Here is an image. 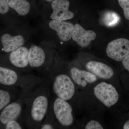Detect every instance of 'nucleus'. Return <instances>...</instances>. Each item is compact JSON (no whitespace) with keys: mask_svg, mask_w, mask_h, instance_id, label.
Segmentation results:
<instances>
[{"mask_svg":"<svg viewBox=\"0 0 129 129\" xmlns=\"http://www.w3.org/2000/svg\"><path fill=\"white\" fill-rule=\"evenodd\" d=\"M52 89L56 97L66 101L72 99L75 92L72 78L64 74L55 75L52 80Z\"/></svg>","mask_w":129,"mask_h":129,"instance_id":"obj_1","label":"nucleus"},{"mask_svg":"<svg viewBox=\"0 0 129 129\" xmlns=\"http://www.w3.org/2000/svg\"><path fill=\"white\" fill-rule=\"evenodd\" d=\"M48 97L45 94L40 93L34 97L28 111L29 118L34 125H39L44 120L48 111Z\"/></svg>","mask_w":129,"mask_h":129,"instance_id":"obj_2","label":"nucleus"},{"mask_svg":"<svg viewBox=\"0 0 129 129\" xmlns=\"http://www.w3.org/2000/svg\"><path fill=\"white\" fill-rule=\"evenodd\" d=\"M52 109L56 120L61 125L69 127L73 124V109L67 101L56 97L52 103Z\"/></svg>","mask_w":129,"mask_h":129,"instance_id":"obj_3","label":"nucleus"},{"mask_svg":"<svg viewBox=\"0 0 129 129\" xmlns=\"http://www.w3.org/2000/svg\"><path fill=\"white\" fill-rule=\"evenodd\" d=\"M95 96L106 107L110 108L118 101L119 96L115 88L111 84L99 83L94 88Z\"/></svg>","mask_w":129,"mask_h":129,"instance_id":"obj_4","label":"nucleus"},{"mask_svg":"<svg viewBox=\"0 0 129 129\" xmlns=\"http://www.w3.org/2000/svg\"><path fill=\"white\" fill-rule=\"evenodd\" d=\"M109 57L115 61H120L129 54V40L120 38L109 42L106 48Z\"/></svg>","mask_w":129,"mask_h":129,"instance_id":"obj_5","label":"nucleus"},{"mask_svg":"<svg viewBox=\"0 0 129 129\" xmlns=\"http://www.w3.org/2000/svg\"><path fill=\"white\" fill-rule=\"evenodd\" d=\"M70 2L68 0H55L51 2L52 12L51 14L52 20L66 21L74 17L73 12L69 10Z\"/></svg>","mask_w":129,"mask_h":129,"instance_id":"obj_6","label":"nucleus"},{"mask_svg":"<svg viewBox=\"0 0 129 129\" xmlns=\"http://www.w3.org/2000/svg\"><path fill=\"white\" fill-rule=\"evenodd\" d=\"M96 35L92 30H85L79 24L74 25L72 39L81 47L88 46L92 41L94 40Z\"/></svg>","mask_w":129,"mask_h":129,"instance_id":"obj_7","label":"nucleus"},{"mask_svg":"<svg viewBox=\"0 0 129 129\" xmlns=\"http://www.w3.org/2000/svg\"><path fill=\"white\" fill-rule=\"evenodd\" d=\"M49 27L55 31L61 40L67 41L72 38L73 24L65 21L52 20L48 24Z\"/></svg>","mask_w":129,"mask_h":129,"instance_id":"obj_8","label":"nucleus"},{"mask_svg":"<svg viewBox=\"0 0 129 129\" xmlns=\"http://www.w3.org/2000/svg\"><path fill=\"white\" fill-rule=\"evenodd\" d=\"M29 48L22 46L10 52L9 62L14 67L18 68H24L29 65Z\"/></svg>","mask_w":129,"mask_h":129,"instance_id":"obj_9","label":"nucleus"},{"mask_svg":"<svg viewBox=\"0 0 129 129\" xmlns=\"http://www.w3.org/2000/svg\"><path fill=\"white\" fill-rule=\"evenodd\" d=\"M22 111V104L15 102L9 103L2 110L0 114V122L2 125H6L9 121L17 120Z\"/></svg>","mask_w":129,"mask_h":129,"instance_id":"obj_10","label":"nucleus"},{"mask_svg":"<svg viewBox=\"0 0 129 129\" xmlns=\"http://www.w3.org/2000/svg\"><path fill=\"white\" fill-rule=\"evenodd\" d=\"M1 41L3 51L6 53H10L19 47L23 46L25 40L22 35H12L6 33L1 36Z\"/></svg>","mask_w":129,"mask_h":129,"instance_id":"obj_11","label":"nucleus"},{"mask_svg":"<svg viewBox=\"0 0 129 129\" xmlns=\"http://www.w3.org/2000/svg\"><path fill=\"white\" fill-rule=\"evenodd\" d=\"M71 77L78 85L85 87L88 83H92L97 80L94 74L84 70H81L76 67H73L70 70Z\"/></svg>","mask_w":129,"mask_h":129,"instance_id":"obj_12","label":"nucleus"},{"mask_svg":"<svg viewBox=\"0 0 129 129\" xmlns=\"http://www.w3.org/2000/svg\"><path fill=\"white\" fill-rule=\"evenodd\" d=\"M86 69L95 75L104 79H108L113 77L114 74L112 69L102 63L91 61L87 63Z\"/></svg>","mask_w":129,"mask_h":129,"instance_id":"obj_13","label":"nucleus"},{"mask_svg":"<svg viewBox=\"0 0 129 129\" xmlns=\"http://www.w3.org/2000/svg\"><path fill=\"white\" fill-rule=\"evenodd\" d=\"M28 59L30 67L39 68L43 65L45 62V52L41 47L34 45L29 48Z\"/></svg>","mask_w":129,"mask_h":129,"instance_id":"obj_14","label":"nucleus"},{"mask_svg":"<svg viewBox=\"0 0 129 129\" xmlns=\"http://www.w3.org/2000/svg\"><path fill=\"white\" fill-rule=\"evenodd\" d=\"M17 73L13 70L1 66L0 67V83L6 86L16 84L19 79Z\"/></svg>","mask_w":129,"mask_h":129,"instance_id":"obj_15","label":"nucleus"},{"mask_svg":"<svg viewBox=\"0 0 129 129\" xmlns=\"http://www.w3.org/2000/svg\"><path fill=\"white\" fill-rule=\"evenodd\" d=\"M10 8L20 16H26L30 12L31 6L27 0H6Z\"/></svg>","mask_w":129,"mask_h":129,"instance_id":"obj_16","label":"nucleus"},{"mask_svg":"<svg viewBox=\"0 0 129 129\" xmlns=\"http://www.w3.org/2000/svg\"><path fill=\"white\" fill-rule=\"evenodd\" d=\"M120 18L115 12L107 11L103 15L102 22L106 26L112 27L117 25L119 23Z\"/></svg>","mask_w":129,"mask_h":129,"instance_id":"obj_17","label":"nucleus"},{"mask_svg":"<svg viewBox=\"0 0 129 129\" xmlns=\"http://www.w3.org/2000/svg\"><path fill=\"white\" fill-rule=\"evenodd\" d=\"M11 96L7 90L0 89V110L1 111L4 108L10 103Z\"/></svg>","mask_w":129,"mask_h":129,"instance_id":"obj_18","label":"nucleus"},{"mask_svg":"<svg viewBox=\"0 0 129 129\" xmlns=\"http://www.w3.org/2000/svg\"><path fill=\"white\" fill-rule=\"evenodd\" d=\"M120 6L123 9L125 17L129 20V0H118Z\"/></svg>","mask_w":129,"mask_h":129,"instance_id":"obj_19","label":"nucleus"},{"mask_svg":"<svg viewBox=\"0 0 129 129\" xmlns=\"http://www.w3.org/2000/svg\"><path fill=\"white\" fill-rule=\"evenodd\" d=\"M10 8L6 0H0V13L1 15L7 13Z\"/></svg>","mask_w":129,"mask_h":129,"instance_id":"obj_20","label":"nucleus"},{"mask_svg":"<svg viewBox=\"0 0 129 129\" xmlns=\"http://www.w3.org/2000/svg\"><path fill=\"white\" fill-rule=\"evenodd\" d=\"M85 129H103V127L101 124L97 121L92 120L89 121L86 124Z\"/></svg>","mask_w":129,"mask_h":129,"instance_id":"obj_21","label":"nucleus"},{"mask_svg":"<svg viewBox=\"0 0 129 129\" xmlns=\"http://www.w3.org/2000/svg\"><path fill=\"white\" fill-rule=\"evenodd\" d=\"M5 129H21L22 127L16 120H11L5 125Z\"/></svg>","mask_w":129,"mask_h":129,"instance_id":"obj_22","label":"nucleus"},{"mask_svg":"<svg viewBox=\"0 0 129 129\" xmlns=\"http://www.w3.org/2000/svg\"><path fill=\"white\" fill-rule=\"evenodd\" d=\"M122 63L125 68L129 72V54L123 60Z\"/></svg>","mask_w":129,"mask_h":129,"instance_id":"obj_23","label":"nucleus"},{"mask_svg":"<svg viewBox=\"0 0 129 129\" xmlns=\"http://www.w3.org/2000/svg\"><path fill=\"white\" fill-rule=\"evenodd\" d=\"M54 127L53 125L49 122L44 123L42 125L41 129H54Z\"/></svg>","mask_w":129,"mask_h":129,"instance_id":"obj_24","label":"nucleus"},{"mask_svg":"<svg viewBox=\"0 0 129 129\" xmlns=\"http://www.w3.org/2000/svg\"><path fill=\"white\" fill-rule=\"evenodd\" d=\"M123 128L124 129H129V120H128L124 125Z\"/></svg>","mask_w":129,"mask_h":129,"instance_id":"obj_25","label":"nucleus"},{"mask_svg":"<svg viewBox=\"0 0 129 129\" xmlns=\"http://www.w3.org/2000/svg\"><path fill=\"white\" fill-rule=\"evenodd\" d=\"M45 1L47 2H52V1H55V0H45Z\"/></svg>","mask_w":129,"mask_h":129,"instance_id":"obj_26","label":"nucleus"}]
</instances>
